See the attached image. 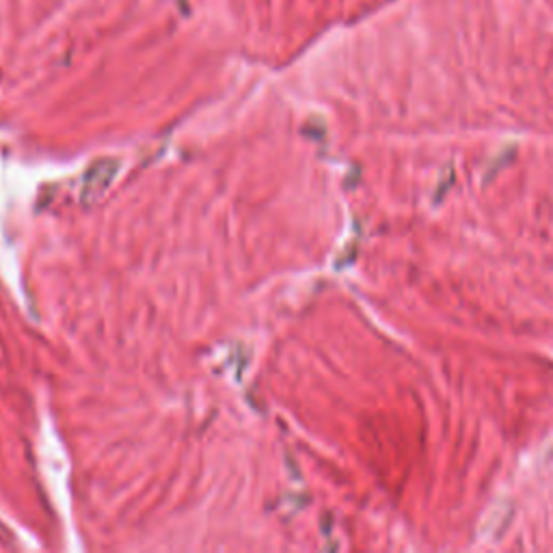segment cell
Here are the masks:
<instances>
[{
    "label": "cell",
    "mask_w": 553,
    "mask_h": 553,
    "mask_svg": "<svg viewBox=\"0 0 553 553\" xmlns=\"http://www.w3.org/2000/svg\"><path fill=\"white\" fill-rule=\"evenodd\" d=\"M117 171H119V162L111 158H102L95 165H91L83 182H80V201H83L85 206H91V203L99 201L104 197V193L111 189Z\"/></svg>",
    "instance_id": "1"
}]
</instances>
